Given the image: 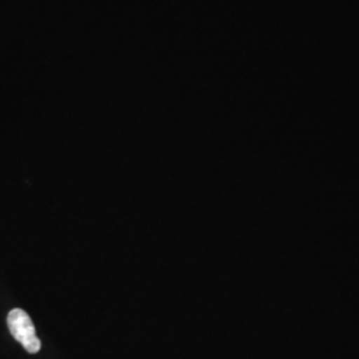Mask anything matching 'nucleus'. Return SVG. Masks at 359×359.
I'll return each mask as SVG.
<instances>
[{
    "label": "nucleus",
    "mask_w": 359,
    "mask_h": 359,
    "mask_svg": "<svg viewBox=\"0 0 359 359\" xmlns=\"http://www.w3.org/2000/svg\"><path fill=\"white\" fill-rule=\"evenodd\" d=\"M8 329L13 338L20 342L28 353L35 354L41 347L31 317L22 309H13L7 317Z\"/></svg>",
    "instance_id": "nucleus-1"
}]
</instances>
